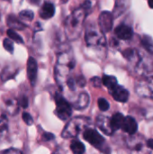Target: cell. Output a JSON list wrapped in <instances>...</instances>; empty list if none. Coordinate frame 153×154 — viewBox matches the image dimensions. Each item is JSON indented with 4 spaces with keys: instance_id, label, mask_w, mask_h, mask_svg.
Returning a JSON list of instances; mask_svg holds the SVG:
<instances>
[{
    "instance_id": "32",
    "label": "cell",
    "mask_w": 153,
    "mask_h": 154,
    "mask_svg": "<svg viewBox=\"0 0 153 154\" xmlns=\"http://www.w3.org/2000/svg\"><path fill=\"white\" fill-rule=\"evenodd\" d=\"M18 101V104L20 106H23V108H26L28 106V98L25 97H21V98Z\"/></svg>"
},
{
    "instance_id": "6",
    "label": "cell",
    "mask_w": 153,
    "mask_h": 154,
    "mask_svg": "<svg viewBox=\"0 0 153 154\" xmlns=\"http://www.w3.org/2000/svg\"><path fill=\"white\" fill-rule=\"evenodd\" d=\"M55 103L57 116L62 121L69 119L72 115V107L70 104L59 93L55 95Z\"/></svg>"
},
{
    "instance_id": "10",
    "label": "cell",
    "mask_w": 153,
    "mask_h": 154,
    "mask_svg": "<svg viewBox=\"0 0 153 154\" xmlns=\"http://www.w3.org/2000/svg\"><path fill=\"white\" fill-rule=\"evenodd\" d=\"M37 72H38L37 62L32 57H30L27 60V76H28L29 81L32 87H34L36 84Z\"/></svg>"
},
{
    "instance_id": "34",
    "label": "cell",
    "mask_w": 153,
    "mask_h": 154,
    "mask_svg": "<svg viewBox=\"0 0 153 154\" xmlns=\"http://www.w3.org/2000/svg\"><path fill=\"white\" fill-rule=\"evenodd\" d=\"M53 138H54V135L51 134H50V133H44V134H42V139H43V141H50V140L53 139Z\"/></svg>"
},
{
    "instance_id": "12",
    "label": "cell",
    "mask_w": 153,
    "mask_h": 154,
    "mask_svg": "<svg viewBox=\"0 0 153 154\" xmlns=\"http://www.w3.org/2000/svg\"><path fill=\"white\" fill-rule=\"evenodd\" d=\"M115 33L116 35V37L120 40H124V41H127L130 40L133 35V29L127 25V24H120L118 25L115 30Z\"/></svg>"
},
{
    "instance_id": "21",
    "label": "cell",
    "mask_w": 153,
    "mask_h": 154,
    "mask_svg": "<svg viewBox=\"0 0 153 154\" xmlns=\"http://www.w3.org/2000/svg\"><path fill=\"white\" fill-rule=\"evenodd\" d=\"M5 106L8 114H10L11 116H14L18 113L20 106L16 99H9L5 102Z\"/></svg>"
},
{
    "instance_id": "5",
    "label": "cell",
    "mask_w": 153,
    "mask_h": 154,
    "mask_svg": "<svg viewBox=\"0 0 153 154\" xmlns=\"http://www.w3.org/2000/svg\"><path fill=\"white\" fill-rule=\"evenodd\" d=\"M84 139L89 143L91 145H93L95 148L102 152L104 154L111 153V149L106 143L104 137L95 129L92 128H87L83 133Z\"/></svg>"
},
{
    "instance_id": "17",
    "label": "cell",
    "mask_w": 153,
    "mask_h": 154,
    "mask_svg": "<svg viewBox=\"0 0 153 154\" xmlns=\"http://www.w3.org/2000/svg\"><path fill=\"white\" fill-rule=\"evenodd\" d=\"M89 104V96L86 92H82L78 95L76 101L73 103V107L78 110L85 109L88 106Z\"/></svg>"
},
{
    "instance_id": "25",
    "label": "cell",
    "mask_w": 153,
    "mask_h": 154,
    "mask_svg": "<svg viewBox=\"0 0 153 154\" xmlns=\"http://www.w3.org/2000/svg\"><path fill=\"white\" fill-rule=\"evenodd\" d=\"M16 73H17V71H16L15 69H12V68H10V67H6V68L3 70V72H2L1 79H2L3 81H5V80H7V79H10L14 78V77L15 76Z\"/></svg>"
},
{
    "instance_id": "15",
    "label": "cell",
    "mask_w": 153,
    "mask_h": 154,
    "mask_svg": "<svg viewBox=\"0 0 153 154\" xmlns=\"http://www.w3.org/2000/svg\"><path fill=\"white\" fill-rule=\"evenodd\" d=\"M132 0H115V8L113 11L114 17H119L122 15L130 6Z\"/></svg>"
},
{
    "instance_id": "19",
    "label": "cell",
    "mask_w": 153,
    "mask_h": 154,
    "mask_svg": "<svg viewBox=\"0 0 153 154\" xmlns=\"http://www.w3.org/2000/svg\"><path fill=\"white\" fill-rule=\"evenodd\" d=\"M124 120V116L120 113H116L112 116V118L110 119V125L114 132L122 128Z\"/></svg>"
},
{
    "instance_id": "18",
    "label": "cell",
    "mask_w": 153,
    "mask_h": 154,
    "mask_svg": "<svg viewBox=\"0 0 153 154\" xmlns=\"http://www.w3.org/2000/svg\"><path fill=\"white\" fill-rule=\"evenodd\" d=\"M6 22H7V24L10 27V29H12L14 31V30H23L27 27L26 24H24L20 19H18L14 14H9L6 17Z\"/></svg>"
},
{
    "instance_id": "30",
    "label": "cell",
    "mask_w": 153,
    "mask_h": 154,
    "mask_svg": "<svg viewBox=\"0 0 153 154\" xmlns=\"http://www.w3.org/2000/svg\"><path fill=\"white\" fill-rule=\"evenodd\" d=\"M23 120L27 125H32L33 124V119L32 116L28 113H23Z\"/></svg>"
},
{
    "instance_id": "11",
    "label": "cell",
    "mask_w": 153,
    "mask_h": 154,
    "mask_svg": "<svg viewBox=\"0 0 153 154\" xmlns=\"http://www.w3.org/2000/svg\"><path fill=\"white\" fill-rule=\"evenodd\" d=\"M109 92L115 100L121 102V103L127 102V100L129 98V91L120 85H117L115 88H113Z\"/></svg>"
},
{
    "instance_id": "8",
    "label": "cell",
    "mask_w": 153,
    "mask_h": 154,
    "mask_svg": "<svg viewBox=\"0 0 153 154\" xmlns=\"http://www.w3.org/2000/svg\"><path fill=\"white\" fill-rule=\"evenodd\" d=\"M145 143L142 137H131L128 142V147L131 149L132 154H151L150 152L146 151Z\"/></svg>"
},
{
    "instance_id": "39",
    "label": "cell",
    "mask_w": 153,
    "mask_h": 154,
    "mask_svg": "<svg viewBox=\"0 0 153 154\" xmlns=\"http://www.w3.org/2000/svg\"><path fill=\"white\" fill-rule=\"evenodd\" d=\"M54 154H59V153H54Z\"/></svg>"
},
{
    "instance_id": "14",
    "label": "cell",
    "mask_w": 153,
    "mask_h": 154,
    "mask_svg": "<svg viewBox=\"0 0 153 154\" xmlns=\"http://www.w3.org/2000/svg\"><path fill=\"white\" fill-rule=\"evenodd\" d=\"M121 129L123 131H124L125 133L131 134V135L135 134L136 132H137V130H138L137 122L132 116L124 117V123H123V125H122V128Z\"/></svg>"
},
{
    "instance_id": "24",
    "label": "cell",
    "mask_w": 153,
    "mask_h": 154,
    "mask_svg": "<svg viewBox=\"0 0 153 154\" xmlns=\"http://www.w3.org/2000/svg\"><path fill=\"white\" fill-rule=\"evenodd\" d=\"M70 150L73 154H84L86 148H85V145L81 142L74 140L70 143Z\"/></svg>"
},
{
    "instance_id": "2",
    "label": "cell",
    "mask_w": 153,
    "mask_h": 154,
    "mask_svg": "<svg viewBox=\"0 0 153 154\" xmlns=\"http://www.w3.org/2000/svg\"><path fill=\"white\" fill-rule=\"evenodd\" d=\"M74 67L75 59L71 50L67 48L60 50V53L58 54L54 69L55 79L60 88H63L66 86V82L69 78V74Z\"/></svg>"
},
{
    "instance_id": "9",
    "label": "cell",
    "mask_w": 153,
    "mask_h": 154,
    "mask_svg": "<svg viewBox=\"0 0 153 154\" xmlns=\"http://www.w3.org/2000/svg\"><path fill=\"white\" fill-rule=\"evenodd\" d=\"M113 20L114 16L113 14H111L108 11H104L100 14L99 18H98V25L100 30L106 33L112 30L113 28Z\"/></svg>"
},
{
    "instance_id": "28",
    "label": "cell",
    "mask_w": 153,
    "mask_h": 154,
    "mask_svg": "<svg viewBox=\"0 0 153 154\" xmlns=\"http://www.w3.org/2000/svg\"><path fill=\"white\" fill-rule=\"evenodd\" d=\"M3 46H4V48L8 52H10V53H13L14 52V43H13V42L10 39L5 38L4 40V42H3Z\"/></svg>"
},
{
    "instance_id": "13",
    "label": "cell",
    "mask_w": 153,
    "mask_h": 154,
    "mask_svg": "<svg viewBox=\"0 0 153 154\" xmlns=\"http://www.w3.org/2000/svg\"><path fill=\"white\" fill-rule=\"evenodd\" d=\"M96 125L97 127L104 132L107 135H111L114 134V130L110 125V119L104 116H98L96 118Z\"/></svg>"
},
{
    "instance_id": "37",
    "label": "cell",
    "mask_w": 153,
    "mask_h": 154,
    "mask_svg": "<svg viewBox=\"0 0 153 154\" xmlns=\"http://www.w3.org/2000/svg\"><path fill=\"white\" fill-rule=\"evenodd\" d=\"M148 4H149V6L153 9V0H148Z\"/></svg>"
},
{
    "instance_id": "29",
    "label": "cell",
    "mask_w": 153,
    "mask_h": 154,
    "mask_svg": "<svg viewBox=\"0 0 153 154\" xmlns=\"http://www.w3.org/2000/svg\"><path fill=\"white\" fill-rule=\"evenodd\" d=\"M98 107L101 111H107L109 109V103L105 98H99L98 99Z\"/></svg>"
},
{
    "instance_id": "4",
    "label": "cell",
    "mask_w": 153,
    "mask_h": 154,
    "mask_svg": "<svg viewBox=\"0 0 153 154\" xmlns=\"http://www.w3.org/2000/svg\"><path fill=\"white\" fill-rule=\"evenodd\" d=\"M85 41L89 47L104 48L106 45V39L104 32L95 23L87 25L85 32Z\"/></svg>"
},
{
    "instance_id": "31",
    "label": "cell",
    "mask_w": 153,
    "mask_h": 154,
    "mask_svg": "<svg viewBox=\"0 0 153 154\" xmlns=\"http://www.w3.org/2000/svg\"><path fill=\"white\" fill-rule=\"evenodd\" d=\"M0 154H23V152L18 150V149H14V148H10L5 151L0 152Z\"/></svg>"
},
{
    "instance_id": "36",
    "label": "cell",
    "mask_w": 153,
    "mask_h": 154,
    "mask_svg": "<svg viewBox=\"0 0 153 154\" xmlns=\"http://www.w3.org/2000/svg\"><path fill=\"white\" fill-rule=\"evenodd\" d=\"M28 1H29L32 5H38L40 0H28Z\"/></svg>"
},
{
    "instance_id": "20",
    "label": "cell",
    "mask_w": 153,
    "mask_h": 154,
    "mask_svg": "<svg viewBox=\"0 0 153 154\" xmlns=\"http://www.w3.org/2000/svg\"><path fill=\"white\" fill-rule=\"evenodd\" d=\"M8 119L6 116L3 115L0 116V142L3 141L8 134Z\"/></svg>"
},
{
    "instance_id": "1",
    "label": "cell",
    "mask_w": 153,
    "mask_h": 154,
    "mask_svg": "<svg viewBox=\"0 0 153 154\" xmlns=\"http://www.w3.org/2000/svg\"><path fill=\"white\" fill-rule=\"evenodd\" d=\"M91 9V2L86 0L79 7L76 8L65 20V34L69 41L78 39L81 33L85 19Z\"/></svg>"
},
{
    "instance_id": "23",
    "label": "cell",
    "mask_w": 153,
    "mask_h": 154,
    "mask_svg": "<svg viewBox=\"0 0 153 154\" xmlns=\"http://www.w3.org/2000/svg\"><path fill=\"white\" fill-rule=\"evenodd\" d=\"M141 43L150 54L153 55V39L151 36L143 35L141 39Z\"/></svg>"
},
{
    "instance_id": "7",
    "label": "cell",
    "mask_w": 153,
    "mask_h": 154,
    "mask_svg": "<svg viewBox=\"0 0 153 154\" xmlns=\"http://www.w3.org/2000/svg\"><path fill=\"white\" fill-rule=\"evenodd\" d=\"M135 91L142 97L153 99V76L139 81L135 86Z\"/></svg>"
},
{
    "instance_id": "22",
    "label": "cell",
    "mask_w": 153,
    "mask_h": 154,
    "mask_svg": "<svg viewBox=\"0 0 153 154\" xmlns=\"http://www.w3.org/2000/svg\"><path fill=\"white\" fill-rule=\"evenodd\" d=\"M102 84H104V86H106L108 90H112L113 88H115L118 83H117V79L114 76H108V75H105L102 79Z\"/></svg>"
},
{
    "instance_id": "27",
    "label": "cell",
    "mask_w": 153,
    "mask_h": 154,
    "mask_svg": "<svg viewBox=\"0 0 153 154\" xmlns=\"http://www.w3.org/2000/svg\"><path fill=\"white\" fill-rule=\"evenodd\" d=\"M19 16L23 21H32L33 19L34 14H33V12L31 10H23L20 12Z\"/></svg>"
},
{
    "instance_id": "3",
    "label": "cell",
    "mask_w": 153,
    "mask_h": 154,
    "mask_svg": "<svg viewBox=\"0 0 153 154\" xmlns=\"http://www.w3.org/2000/svg\"><path fill=\"white\" fill-rule=\"evenodd\" d=\"M91 124V120L88 117L77 116L72 118L64 127L61 136L65 139H70L77 137L79 133L85 131Z\"/></svg>"
},
{
    "instance_id": "35",
    "label": "cell",
    "mask_w": 153,
    "mask_h": 154,
    "mask_svg": "<svg viewBox=\"0 0 153 154\" xmlns=\"http://www.w3.org/2000/svg\"><path fill=\"white\" fill-rule=\"evenodd\" d=\"M146 145H147L148 148L153 150V139H149V140H147V141H146Z\"/></svg>"
},
{
    "instance_id": "16",
    "label": "cell",
    "mask_w": 153,
    "mask_h": 154,
    "mask_svg": "<svg viewBox=\"0 0 153 154\" xmlns=\"http://www.w3.org/2000/svg\"><path fill=\"white\" fill-rule=\"evenodd\" d=\"M40 16L41 18L44 19V20H48V19H50L54 14H55V7H54V5L51 4V3H44L42 5V6L41 7L40 9Z\"/></svg>"
},
{
    "instance_id": "38",
    "label": "cell",
    "mask_w": 153,
    "mask_h": 154,
    "mask_svg": "<svg viewBox=\"0 0 153 154\" xmlns=\"http://www.w3.org/2000/svg\"><path fill=\"white\" fill-rule=\"evenodd\" d=\"M2 32V23H1V20H0V33Z\"/></svg>"
},
{
    "instance_id": "26",
    "label": "cell",
    "mask_w": 153,
    "mask_h": 154,
    "mask_svg": "<svg viewBox=\"0 0 153 154\" xmlns=\"http://www.w3.org/2000/svg\"><path fill=\"white\" fill-rule=\"evenodd\" d=\"M7 35H8V37L10 38V40H13V41H14V42H17V43H23V38H22L20 35H18V34L15 32V31H14V30H12V29H8V30H7Z\"/></svg>"
},
{
    "instance_id": "33",
    "label": "cell",
    "mask_w": 153,
    "mask_h": 154,
    "mask_svg": "<svg viewBox=\"0 0 153 154\" xmlns=\"http://www.w3.org/2000/svg\"><path fill=\"white\" fill-rule=\"evenodd\" d=\"M91 82H92L93 86H94V87H96V88H100V87H101V85H102V79H99L98 77H95V78H93V79H91Z\"/></svg>"
}]
</instances>
